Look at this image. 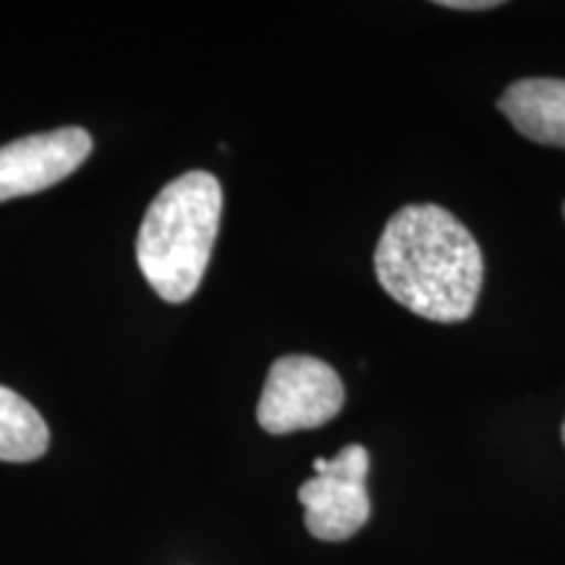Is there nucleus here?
I'll return each mask as SVG.
<instances>
[{
  "mask_svg": "<svg viewBox=\"0 0 565 565\" xmlns=\"http://www.w3.org/2000/svg\"><path fill=\"white\" fill-rule=\"evenodd\" d=\"M440 6L445 9H458V11H484V9H494L500 6L498 0H443Z\"/></svg>",
  "mask_w": 565,
  "mask_h": 565,
  "instance_id": "6e6552de",
  "label": "nucleus"
},
{
  "mask_svg": "<svg viewBox=\"0 0 565 565\" xmlns=\"http://www.w3.org/2000/svg\"><path fill=\"white\" fill-rule=\"evenodd\" d=\"M563 215H565V204H563Z\"/></svg>",
  "mask_w": 565,
  "mask_h": 565,
  "instance_id": "9d476101",
  "label": "nucleus"
},
{
  "mask_svg": "<svg viewBox=\"0 0 565 565\" xmlns=\"http://www.w3.org/2000/svg\"><path fill=\"white\" fill-rule=\"evenodd\" d=\"M498 108L521 137L547 147H565V79L534 76L513 82Z\"/></svg>",
  "mask_w": 565,
  "mask_h": 565,
  "instance_id": "423d86ee",
  "label": "nucleus"
},
{
  "mask_svg": "<svg viewBox=\"0 0 565 565\" xmlns=\"http://www.w3.org/2000/svg\"><path fill=\"white\" fill-rule=\"evenodd\" d=\"M374 273L380 286L414 315L463 322L482 291L484 259L471 231L440 204H406L380 236Z\"/></svg>",
  "mask_w": 565,
  "mask_h": 565,
  "instance_id": "f257e3e1",
  "label": "nucleus"
},
{
  "mask_svg": "<svg viewBox=\"0 0 565 565\" xmlns=\"http://www.w3.org/2000/svg\"><path fill=\"white\" fill-rule=\"evenodd\" d=\"M223 189L212 173L192 171L154 196L137 238L139 270L160 299H192L207 273L221 228Z\"/></svg>",
  "mask_w": 565,
  "mask_h": 565,
  "instance_id": "f03ea898",
  "label": "nucleus"
},
{
  "mask_svg": "<svg viewBox=\"0 0 565 565\" xmlns=\"http://www.w3.org/2000/svg\"><path fill=\"white\" fill-rule=\"evenodd\" d=\"M47 443L51 433L38 408L0 385V461H34L45 456Z\"/></svg>",
  "mask_w": 565,
  "mask_h": 565,
  "instance_id": "0eeeda50",
  "label": "nucleus"
},
{
  "mask_svg": "<svg viewBox=\"0 0 565 565\" xmlns=\"http://www.w3.org/2000/svg\"><path fill=\"white\" fill-rule=\"evenodd\" d=\"M343 401V383L333 366L322 359L294 353L278 359L267 372L257 422L270 435L315 429L335 419Z\"/></svg>",
  "mask_w": 565,
  "mask_h": 565,
  "instance_id": "7ed1b4c3",
  "label": "nucleus"
},
{
  "mask_svg": "<svg viewBox=\"0 0 565 565\" xmlns=\"http://www.w3.org/2000/svg\"><path fill=\"white\" fill-rule=\"evenodd\" d=\"M563 443H565V424H563Z\"/></svg>",
  "mask_w": 565,
  "mask_h": 565,
  "instance_id": "1a4fd4ad",
  "label": "nucleus"
},
{
  "mask_svg": "<svg viewBox=\"0 0 565 565\" xmlns=\"http://www.w3.org/2000/svg\"><path fill=\"white\" fill-rule=\"evenodd\" d=\"M366 475L370 454L364 445H345L333 458H317L315 477L299 487L309 534L322 542H343L370 521Z\"/></svg>",
  "mask_w": 565,
  "mask_h": 565,
  "instance_id": "20e7f679",
  "label": "nucleus"
},
{
  "mask_svg": "<svg viewBox=\"0 0 565 565\" xmlns=\"http://www.w3.org/2000/svg\"><path fill=\"white\" fill-rule=\"evenodd\" d=\"M92 137L79 126L17 139L0 147V202L55 186L87 160Z\"/></svg>",
  "mask_w": 565,
  "mask_h": 565,
  "instance_id": "39448f33",
  "label": "nucleus"
}]
</instances>
